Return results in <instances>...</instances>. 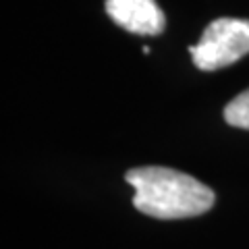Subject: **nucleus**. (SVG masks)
Instances as JSON below:
<instances>
[{"mask_svg": "<svg viewBox=\"0 0 249 249\" xmlns=\"http://www.w3.org/2000/svg\"><path fill=\"white\" fill-rule=\"evenodd\" d=\"M127 183L135 189L133 206L145 216L178 220L206 214L214 206V191L191 175L166 166L131 168Z\"/></svg>", "mask_w": 249, "mask_h": 249, "instance_id": "f257e3e1", "label": "nucleus"}, {"mask_svg": "<svg viewBox=\"0 0 249 249\" xmlns=\"http://www.w3.org/2000/svg\"><path fill=\"white\" fill-rule=\"evenodd\" d=\"M189 54L199 71H218L249 54V21L220 17L204 29Z\"/></svg>", "mask_w": 249, "mask_h": 249, "instance_id": "f03ea898", "label": "nucleus"}, {"mask_svg": "<svg viewBox=\"0 0 249 249\" xmlns=\"http://www.w3.org/2000/svg\"><path fill=\"white\" fill-rule=\"evenodd\" d=\"M106 13L119 27L139 36H158L166 25L156 0H106Z\"/></svg>", "mask_w": 249, "mask_h": 249, "instance_id": "7ed1b4c3", "label": "nucleus"}, {"mask_svg": "<svg viewBox=\"0 0 249 249\" xmlns=\"http://www.w3.org/2000/svg\"><path fill=\"white\" fill-rule=\"evenodd\" d=\"M224 121L231 127L249 131V89L241 91L237 98H232L224 108Z\"/></svg>", "mask_w": 249, "mask_h": 249, "instance_id": "20e7f679", "label": "nucleus"}]
</instances>
